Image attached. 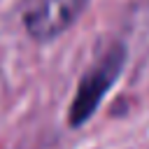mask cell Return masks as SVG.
<instances>
[{
    "mask_svg": "<svg viewBox=\"0 0 149 149\" xmlns=\"http://www.w3.org/2000/svg\"><path fill=\"white\" fill-rule=\"evenodd\" d=\"M86 2L88 0H23V28L35 42H51L79 19Z\"/></svg>",
    "mask_w": 149,
    "mask_h": 149,
    "instance_id": "7a4b0ae2",
    "label": "cell"
},
{
    "mask_svg": "<svg viewBox=\"0 0 149 149\" xmlns=\"http://www.w3.org/2000/svg\"><path fill=\"white\" fill-rule=\"evenodd\" d=\"M123 61H126V49L123 44H112L81 77L77 93L72 98L70 112H68V121L72 128L86 123L93 112L98 109L100 100L107 95V91L112 88V84L116 81V77L123 70Z\"/></svg>",
    "mask_w": 149,
    "mask_h": 149,
    "instance_id": "6da1fadb",
    "label": "cell"
}]
</instances>
